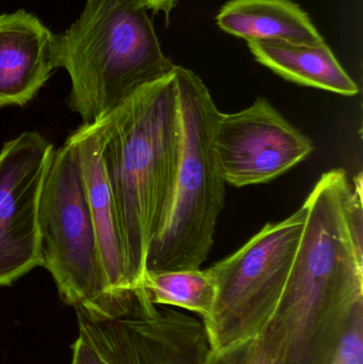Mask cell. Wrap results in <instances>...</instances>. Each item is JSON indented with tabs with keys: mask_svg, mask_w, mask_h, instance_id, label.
Returning <instances> with one entry per match:
<instances>
[{
	"mask_svg": "<svg viewBox=\"0 0 363 364\" xmlns=\"http://www.w3.org/2000/svg\"><path fill=\"white\" fill-rule=\"evenodd\" d=\"M298 252L274 316L285 333L283 364H332L363 309L362 174L324 173L307 197Z\"/></svg>",
	"mask_w": 363,
	"mask_h": 364,
	"instance_id": "obj_1",
	"label": "cell"
},
{
	"mask_svg": "<svg viewBox=\"0 0 363 364\" xmlns=\"http://www.w3.org/2000/svg\"><path fill=\"white\" fill-rule=\"evenodd\" d=\"M114 199L128 277L140 292L151 240L166 209L178 160V100L174 73L142 87L94 123Z\"/></svg>",
	"mask_w": 363,
	"mask_h": 364,
	"instance_id": "obj_2",
	"label": "cell"
},
{
	"mask_svg": "<svg viewBox=\"0 0 363 364\" xmlns=\"http://www.w3.org/2000/svg\"><path fill=\"white\" fill-rule=\"evenodd\" d=\"M147 11L141 0H85L78 18L57 36V68L70 76L68 104L83 124L174 73Z\"/></svg>",
	"mask_w": 363,
	"mask_h": 364,
	"instance_id": "obj_3",
	"label": "cell"
},
{
	"mask_svg": "<svg viewBox=\"0 0 363 364\" xmlns=\"http://www.w3.org/2000/svg\"><path fill=\"white\" fill-rule=\"evenodd\" d=\"M178 100V160L166 209L149 245L146 271L200 269L213 245L226 181L215 149L219 109L202 79L174 70Z\"/></svg>",
	"mask_w": 363,
	"mask_h": 364,
	"instance_id": "obj_4",
	"label": "cell"
},
{
	"mask_svg": "<svg viewBox=\"0 0 363 364\" xmlns=\"http://www.w3.org/2000/svg\"><path fill=\"white\" fill-rule=\"evenodd\" d=\"M40 267L53 276L60 296L102 318L129 314L138 297L123 299L109 286L80 168L67 140L53 149L38 203Z\"/></svg>",
	"mask_w": 363,
	"mask_h": 364,
	"instance_id": "obj_5",
	"label": "cell"
},
{
	"mask_svg": "<svg viewBox=\"0 0 363 364\" xmlns=\"http://www.w3.org/2000/svg\"><path fill=\"white\" fill-rule=\"evenodd\" d=\"M306 203L286 220L269 223L209 272L217 287L215 308L202 321L211 350L257 337L283 296L307 218Z\"/></svg>",
	"mask_w": 363,
	"mask_h": 364,
	"instance_id": "obj_6",
	"label": "cell"
},
{
	"mask_svg": "<svg viewBox=\"0 0 363 364\" xmlns=\"http://www.w3.org/2000/svg\"><path fill=\"white\" fill-rule=\"evenodd\" d=\"M75 309L79 333L108 364H205L211 352L204 322L170 306L139 299L119 318Z\"/></svg>",
	"mask_w": 363,
	"mask_h": 364,
	"instance_id": "obj_7",
	"label": "cell"
},
{
	"mask_svg": "<svg viewBox=\"0 0 363 364\" xmlns=\"http://www.w3.org/2000/svg\"><path fill=\"white\" fill-rule=\"evenodd\" d=\"M215 149L226 183L242 188L274 181L307 159L315 145L259 97L244 110L219 113Z\"/></svg>",
	"mask_w": 363,
	"mask_h": 364,
	"instance_id": "obj_8",
	"label": "cell"
},
{
	"mask_svg": "<svg viewBox=\"0 0 363 364\" xmlns=\"http://www.w3.org/2000/svg\"><path fill=\"white\" fill-rule=\"evenodd\" d=\"M53 145L25 132L0 151V286L40 267L38 203Z\"/></svg>",
	"mask_w": 363,
	"mask_h": 364,
	"instance_id": "obj_9",
	"label": "cell"
},
{
	"mask_svg": "<svg viewBox=\"0 0 363 364\" xmlns=\"http://www.w3.org/2000/svg\"><path fill=\"white\" fill-rule=\"evenodd\" d=\"M55 68L57 36L36 15H0V107L29 102Z\"/></svg>",
	"mask_w": 363,
	"mask_h": 364,
	"instance_id": "obj_10",
	"label": "cell"
},
{
	"mask_svg": "<svg viewBox=\"0 0 363 364\" xmlns=\"http://www.w3.org/2000/svg\"><path fill=\"white\" fill-rule=\"evenodd\" d=\"M66 140L74 147L95 231L98 252L111 290L119 299L136 297L129 277L119 218L102 160L99 132L82 124Z\"/></svg>",
	"mask_w": 363,
	"mask_h": 364,
	"instance_id": "obj_11",
	"label": "cell"
},
{
	"mask_svg": "<svg viewBox=\"0 0 363 364\" xmlns=\"http://www.w3.org/2000/svg\"><path fill=\"white\" fill-rule=\"evenodd\" d=\"M247 45L259 63L287 80L343 96L359 93L357 83L325 42L306 44L287 41H254L247 42Z\"/></svg>",
	"mask_w": 363,
	"mask_h": 364,
	"instance_id": "obj_12",
	"label": "cell"
},
{
	"mask_svg": "<svg viewBox=\"0 0 363 364\" xmlns=\"http://www.w3.org/2000/svg\"><path fill=\"white\" fill-rule=\"evenodd\" d=\"M217 23L226 33L254 41L323 43L308 14L291 0H230Z\"/></svg>",
	"mask_w": 363,
	"mask_h": 364,
	"instance_id": "obj_13",
	"label": "cell"
},
{
	"mask_svg": "<svg viewBox=\"0 0 363 364\" xmlns=\"http://www.w3.org/2000/svg\"><path fill=\"white\" fill-rule=\"evenodd\" d=\"M139 295L153 305L181 308L206 321L215 308L217 287L209 269L145 271Z\"/></svg>",
	"mask_w": 363,
	"mask_h": 364,
	"instance_id": "obj_14",
	"label": "cell"
},
{
	"mask_svg": "<svg viewBox=\"0 0 363 364\" xmlns=\"http://www.w3.org/2000/svg\"><path fill=\"white\" fill-rule=\"evenodd\" d=\"M285 360V333L276 316L268 323L256 337L255 348L249 364H283Z\"/></svg>",
	"mask_w": 363,
	"mask_h": 364,
	"instance_id": "obj_15",
	"label": "cell"
},
{
	"mask_svg": "<svg viewBox=\"0 0 363 364\" xmlns=\"http://www.w3.org/2000/svg\"><path fill=\"white\" fill-rule=\"evenodd\" d=\"M332 364H363V309L354 316Z\"/></svg>",
	"mask_w": 363,
	"mask_h": 364,
	"instance_id": "obj_16",
	"label": "cell"
},
{
	"mask_svg": "<svg viewBox=\"0 0 363 364\" xmlns=\"http://www.w3.org/2000/svg\"><path fill=\"white\" fill-rule=\"evenodd\" d=\"M256 338L239 342L221 350H211L205 364H249Z\"/></svg>",
	"mask_w": 363,
	"mask_h": 364,
	"instance_id": "obj_17",
	"label": "cell"
},
{
	"mask_svg": "<svg viewBox=\"0 0 363 364\" xmlns=\"http://www.w3.org/2000/svg\"><path fill=\"white\" fill-rule=\"evenodd\" d=\"M72 364H108L99 353L87 341L85 336L79 333L78 339L72 346Z\"/></svg>",
	"mask_w": 363,
	"mask_h": 364,
	"instance_id": "obj_18",
	"label": "cell"
},
{
	"mask_svg": "<svg viewBox=\"0 0 363 364\" xmlns=\"http://www.w3.org/2000/svg\"><path fill=\"white\" fill-rule=\"evenodd\" d=\"M148 10L153 12L163 13L164 15H170L173 9L178 4L179 0H141Z\"/></svg>",
	"mask_w": 363,
	"mask_h": 364,
	"instance_id": "obj_19",
	"label": "cell"
}]
</instances>
